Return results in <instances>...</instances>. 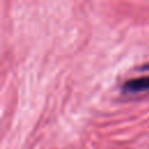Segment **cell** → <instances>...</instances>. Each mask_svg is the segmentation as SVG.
I'll list each match as a JSON object with an SVG mask.
<instances>
[{"instance_id":"1","label":"cell","mask_w":149,"mask_h":149,"mask_svg":"<svg viewBox=\"0 0 149 149\" xmlns=\"http://www.w3.org/2000/svg\"><path fill=\"white\" fill-rule=\"evenodd\" d=\"M121 91L123 94H135L149 91V76H141L128 79L122 85Z\"/></svg>"},{"instance_id":"2","label":"cell","mask_w":149,"mask_h":149,"mask_svg":"<svg viewBox=\"0 0 149 149\" xmlns=\"http://www.w3.org/2000/svg\"><path fill=\"white\" fill-rule=\"evenodd\" d=\"M139 70H141V71H149V63L148 64H144L141 68H139Z\"/></svg>"}]
</instances>
